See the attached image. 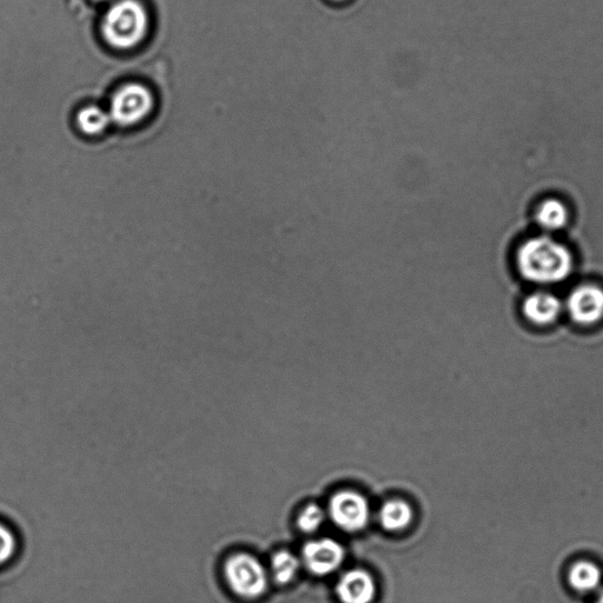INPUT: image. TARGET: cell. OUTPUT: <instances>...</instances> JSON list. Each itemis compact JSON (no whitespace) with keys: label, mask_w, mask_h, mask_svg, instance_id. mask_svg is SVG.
Wrapping results in <instances>:
<instances>
[{"label":"cell","mask_w":603,"mask_h":603,"mask_svg":"<svg viewBox=\"0 0 603 603\" xmlns=\"http://www.w3.org/2000/svg\"><path fill=\"white\" fill-rule=\"evenodd\" d=\"M535 218L543 230L548 231V233H555V231L567 227L569 211L562 201L556 200V198H548V200L539 204L535 212Z\"/></svg>","instance_id":"30bf717a"},{"label":"cell","mask_w":603,"mask_h":603,"mask_svg":"<svg viewBox=\"0 0 603 603\" xmlns=\"http://www.w3.org/2000/svg\"><path fill=\"white\" fill-rule=\"evenodd\" d=\"M568 581L575 591L588 593L598 588L601 582L600 568L588 560L576 561L568 572Z\"/></svg>","instance_id":"7c38bea8"},{"label":"cell","mask_w":603,"mask_h":603,"mask_svg":"<svg viewBox=\"0 0 603 603\" xmlns=\"http://www.w3.org/2000/svg\"><path fill=\"white\" fill-rule=\"evenodd\" d=\"M334 2L340 3V2H344V0H334Z\"/></svg>","instance_id":"ac0fdd59"},{"label":"cell","mask_w":603,"mask_h":603,"mask_svg":"<svg viewBox=\"0 0 603 603\" xmlns=\"http://www.w3.org/2000/svg\"><path fill=\"white\" fill-rule=\"evenodd\" d=\"M344 556L343 547L333 539L310 541L302 551L304 566L317 576L335 573L342 566Z\"/></svg>","instance_id":"52a82bcc"},{"label":"cell","mask_w":603,"mask_h":603,"mask_svg":"<svg viewBox=\"0 0 603 603\" xmlns=\"http://www.w3.org/2000/svg\"><path fill=\"white\" fill-rule=\"evenodd\" d=\"M596 603H603V593H602V595L600 596L599 600H598V601H596Z\"/></svg>","instance_id":"e0dca14e"},{"label":"cell","mask_w":603,"mask_h":603,"mask_svg":"<svg viewBox=\"0 0 603 603\" xmlns=\"http://www.w3.org/2000/svg\"><path fill=\"white\" fill-rule=\"evenodd\" d=\"M566 309L579 326H594L603 320V289L596 284H581L569 294Z\"/></svg>","instance_id":"8992f818"},{"label":"cell","mask_w":603,"mask_h":603,"mask_svg":"<svg viewBox=\"0 0 603 603\" xmlns=\"http://www.w3.org/2000/svg\"><path fill=\"white\" fill-rule=\"evenodd\" d=\"M76 122L79 130L86 136H99L110 127L111 117L109 112L96 105L85 106L79 110Z\"/></svg>","instance_id":"4fadbf2b"},{"label":"cell","mask_w":603,"mask_h":603,"mask_svg":"<svg viewBox=\"0 0 603 603\" xmlns=\"http://www.w3.org/2000/svg\"><path fill=\"white\" fill-rule=\"evenodd\" d=\"M155 110V97L143 84L129 83L119 88L111 98V121L121 127H136L147 121Z\"/></svg>","instance_id":"277c9868"},{"label":"cell","mask_w":603,"mask_h":603,"mask_svg":"<svg viewBox=\"0 0 603 603\" xmlns=\"http://www.w3.org/2000/svg\"><path fill=\"white\" fill-rule=\"evenodd\" d=\"M326 520V513L317 505H309L298 516L297 527L302 533L313 534L320 529Z\"/></svg>","instance_id":"9a60e30c"},{"label":"cell","mask_w":603,"mask_h":603,"mask_svg":"<svg viewBox=\"0 0 603 603\" xmlns=\"http://www.w3.org/2000/svg\"><path fill=\"white\" fill-rule=\"evenodd\" d=\"M336 594L342 603H373L376 596L373 576L362 569H353L337 582Z\"/></svg>","instance_id":"ba28073f"},{"label":"cell","mask_w":603,"mask_h":603,"mask_svg":"<svg viewBox=\"0 0 603 603\" xmlns=\"http://www.w3.org/2000/svg\"><path fill=\"white\" fill-rule=\"evenodd\" d=\"M329 516L343 532L359 533L368 526L369 503L361 494L343 490L330 499Z\"/></svg>","instance_id":"5b68a950"},{"label":"cell","mask_w":603,"mask_h":603,"mask_svg":"<svg viewBox=\"0 0 603 603\" xmlns=\"http://www.w3.org/2000/svg\"><path fill=\"white\" fill-rule=\"evenodd\" d=\"M104 41L116 50H131L148 36L150 18L139 0H118L105 13L101 25Z\"/></svg>","instance_id":"7a4b0ae2"},{"label":"cell","mask_w":603,"mask_h":603,"mask_svg":"<svg viewBox=\"0 0 603 603\" xmlns=\"http://www.w3.org/2000/svg\"><path fill=\"white\" fill-rule=\"evenodd\" d=\"M222 575L225 585L237 598L257 600L267 593L268 573L255 556L235 553L223 562Z\"/></svg>","instance_id":"3957f363"},{"label":"cell","mask_w":603,"mask_h":603,"mask_svg":"<svg viewBox=\"0 0 603 603\" xmlns=\"http://www.w3.org/2000/svg\"><path fill=\"white\" fill-rule=\"evenodd\" d=\"M300 571V560L293 553L281 551L271 560V574L278 585H288Z\"/></svg>","instance_id":"5bb4252c"},{"label":"cell","mask_w":603,"mask_h":603,"mask_svg":"<svg viewBox=\"0 0 603 603\" xmlns=\"http://www.w3.org/2000/svg\"><path fill=\"white\" fill-rule=\"evenodd\" d=\"M516 265L526 281L539 286H555L568 280L574 270V256L567 245L553 237L529 238L516 254Z\"/></svg>","instance_id":"6da1fadb"},{"label":"cell","mask_w":603,"mask_h":603,"mask_svg":"<svg viewBox=\"0 0 603 603\" xmlns=\"http://www.w3.org/2000/svg\"><path fill=\"white\" fill-rule=\"evenodd\" d=\"M97 2H106V0H97Z\"/></svg>","instance_id":"d6986e66"},{"label":"cell","mask_w":603,"mask_h":603,"mask_svg":"<svg viewBox=\"0 0 603 603\" xmlns=\"http://www.w3.org/2000/svg\"><path fill=\"white\" fill-rule=\"evenodd\" d=\"M18 539L13 530L0 521V567L8 565L18 552Z\"/></svg>","instance_id":"2e32d148"},{"label":"cell","mask_w":603,"mask_h":603,"mask_svg":"<svg viewBox=\"0 0 603 603\" xmlns=\"http://www.w3.org/2000/svg\"><path fill=\"white\" fill-rule=\"evenodd\" d=\"M563 304L558 296L547 291L529 295L522 304V313L530 323L545 327L559 320Z\"/></svg>","instance_id":"9c48e42d"},{"label":"cell","mask_w":603,"mask_h":603,"mask_svg":"<svg viewBox=\"0 0 603 603\" xmlns=\"http://www.w3.org/2000/svg\"><path fill=\"white\" fill-rule=\"evenodd\" d=\"M412 507L406 501L390 500L382 506L379 514L381 526L388 532H402L413 522Z\"/></svg>","instance_id":"8fae6325"}]
</instances>
